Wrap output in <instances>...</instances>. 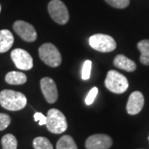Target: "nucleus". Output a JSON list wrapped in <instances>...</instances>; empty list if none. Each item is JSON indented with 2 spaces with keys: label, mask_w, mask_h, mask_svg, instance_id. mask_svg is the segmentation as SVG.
Here are the masks:
<instances>
[{
  "label": "nucleus",
  "mask_w": 149,
  "mask_h": 149,
  "mask_svg": "<svg viewBox=\"0 0 149 149\" xmlns=\"http://www.w3.org/2000/svg\"><path fill=\"white\" fill-rule=\"evenodd\" d=\"M27 97L21 92L3 90L0 92V104L10 111L21 110L27 105Z\"/></svg>",
  "instance_id": "1"
},
{
  "label": "nucleus",
  "mask_w": 149,
  "mask_h": 149,
  "mask_svg": "<svg viewBox=\"0 0 149 149\" xmlns=\"http://www.w3.org/2000/svg\"><path fill=\"white\" fill-rule=\"evenodd\" d=\"M47 129L52 133L61 134L67 129V121L64 114L56 109H51L47 112Z\"/></svg>",
  "instance_id": "2"
},
{
  "label": "nucleus",
  "mask_w": 149,
  "mask_h": 149,
  "mask_svg": "<svg viewBox=\"0 0 149 149\" xmlns=\"http://www.w3.org/2000/svg\"><path fill=\"white\" fill-rule=\"evenodd\" d=\"M105 87L115 94H123L128 90V81L127 78L116 70H109L104 80Z\"/></svg>",
  "instance_id": "3"
},
{
  "label": "nucleus",
  "mask_w": 149,
  "mask_h": 149,
  "mask_svg": "<svg viewBox=\"0 0 149 149\" xmlns=\"http://www.w3.org/2000/svg\"><path fill=\"white\" fill-rule=\"evenodd\" d=\"M39 56L46 65L51 67H57L61 64V55L59 50L52 43H45L39 50Z\"/></svg>",
  "instance_id": "4"
},
{
  "label": "nucleus",
  "mask_w": 149,
  "mask_h": 149,
  "mask_svg": "<svg viewBox=\"0 0 149 149\" xmlns=\"http://www.w3.org/2000/svg\"><path fill=\"white\" fill-rule=\"evenodd\" d=\"M89 44L91 47L100 52H110L117 47L114 39L109 35L98 33L91 36L89 39Z\"/></svg>",
  "instance_id": "5"
},
{
  "label": "nucleus",
  "mask_w": 149,
  "mask_h": 149,
  "mask_svg": "<svg viewBox=\"0 0 149 149\" xmlns=\"http://www.w3.org/2000/svg\"><path fill=\"white\" fill-rule=\"evenodd\" d=\"M48 12L56 23L65 25L69 21V13L66 6L61 0H52L48 3Z\"/></svg>",
  "instance_id": "6"
},
{
  "label": "nucleus",
  "mask_w": 149,
  "mask_h": 149,
  "mask_svg": "<svg viewBox=\"0 0 149 149\" xmlns=\"http://www.w3.org/2000/svg\"><path fill=\"white\" fill-rule=\"evenodd\" d=\"M11 58L18 69L28 70L33 67V59L32 56L23 49L16 48L13 50L11 52Z\"/></svg>",
  "instance_id": "7"
},
{
  "label": "nucleus",
  "mask_w": 149,
  "mask_h": 149,
  "mask_svg": "<svg viewBox=\"0 0 149 149\" xmlns=\"http://www.w3.org/2000/svg\"><path fill=\"white\" fill-rule=\"evenodd\" d=\"M13 30L22 40L32 42L37 40V34L32 24L24 21H16L13 24Z\"/></svg>",
  "instance_id": "8"
},
{
  "label": "nucleus",
  "mask_w": 149,
  "mask_h": 149,
  "mask_svg": "<svg viewBox=\"0 0 149 149\" xmlns=\"http://www.w3.org/2000/svg\"><path fill=\"white\" fill-rule=\"evenodd\" d=\"M41 90L42 92L43 96L45 100L49 104H54L58 99V91L57 87L52 78L50 77H44L41 80L40 82Z\"/></svg>",
  "instance_id": "9"
},
{
  "label": "nucleus",
  "mask_w": 149,
  "mask_h": 149,
  "mask_svg": "<svg viewBox=\"0 0 149 149\" xmlns=\"http://www.w3.org/2000/svg\"><path fill=\"white\" fill-rule=\"evenodd\" d=\"M113 145V140L107 134H94L85 141L86 149H109Z\"/></svg>",
  "instance_id": "10"
},
{
  "label": "nucleus",
  "mask_w": 149,
  "mask_h": 149,
  "mask_svg": "<svg viewBox=\"0 0 149 149\" xmlns=\"http://www.w3.org/2000/svg\"><path fill=\"white\" fill-rule=\"evenodd\" d=\"M143 95L140 91L133 92L128 98L127 106H126V109H127L128 114H130V115L138 114L143 109Z\"/></svg>",
  "instance_id": "11"
},
{
  "label": "nucleus",
  "mask_w": 149,
  "mask_h": 149,
  "mask_svg": "<svg viewBox=\"0 0 149 149\" xmlns=\"http://www.w3.org/2000/svg\"><path fill=\"white\" fill-rule=\"evenodd\" d=\"M113 65L118 69L123 70L128 72H133L137 68L136 63L123 55L116 56L113 60Z\"/></svg>",
  "instance_id": "12"
},
{
  "label": "nucleus",
  "mask_w": 149,
  "mask_h": 149,
  "mask_svg": "<svg viewBox=\"0 0 149 149\" xmlns=\"http://www.w3.org/2000/svg\"><path fill=\"white\" fill-rule=\"evenodd\" d=\"M13 42L14 37L9 30H0V53H4L10 50Z\"/></svg>",
  "instance_id": "13"
},
{
  "label": "nucleus",
  "mask_w": 149,
  "mask_h": 149,
  "mask_svg": "<svg viewBox=\"0 0 149 149\" xmlns=\"http://www.w3.org/2000/svg\"><path fill=\"white\" fill-rule=\"evenodd\" d=\"M27 80V75L19 71H10L5 76V81L9 85H22Z\"/></svg>",
  "instance_id": "14"
},
{
  "label": "nucleus",
  "mask_w": 149,
  "mask_h": 149,
  "mask_svg": "<svg viewBox=\"0 0 149 149\" xmlns=\"http://www.w3.org/2000/svg\"><path fill=\"white\" fill-rule=\"evenodd\" d=\"M138 48L141 52L140 61L145 65H149V40H143L138 43Z\"/></svg>",
  "instance_id": "15"
},
{
  "label": "nucleus",
  "mask_w": 149,
  "mask_h": 149,
  "mask_svg": "<svg viewBox=\"0 0 149 149\" xmlns=\"http://www.w3.org/2000/svg\"><path fill=\"white\" fill-rule=\"evenodd\" d=\"M56 149H78V148L71 136L64 135L58 140Z\"/></svg>",
  "instance_id": "16"
},
{
  "label": "nucleus",
  "mask_w": 149,
  "mask_h": 149,
  "mask_svg": "<svg viewBox=\"0 0 149 149\" xmlns=\"http://www.w3.org/2000/svg\"><path fill=\"white\" fill-rule=\"evenodd\" d=\"M3 149H17V141L15 136L13 134L8 133L5 134L1 140Z\"/></svg>",
  "instance_id": "17"
},
{
  "label": "nucleus",
  "mask_w": 149,
  "mask_h": 149,
  "mask_svg": "<svg viewBox=\"0 0 149 149\" xmlns=\"http://www.w3.org/2000/svg\"><path fill=\"white\" fill-rule=\"evenodd\" d=\"M33 147L35 149H54L51 142L44 137H37L34 139Z\"/></svg>",
  "instance_id": "18"
},
{
  "label": "nucleus",
  "mask_w": 149,
  "mask_h": 149,
  "mask_svg": "<svg viewBox=\"0 0 149 149\" xmlns=\"http://www.w3.org/2000/svg\"><path fill=\"white\" fill-rule=\"evenodd\" d=\"M108 4L116 8H125L129 5V0H105Z\"/></svg>",
  "instance_id": "19"
},
{
  "label": "nucleus",
  "mask_w": 149,
  "mask_h": 149,
  "mask_svg": "<svg viewBox=\"0 0 149 149\" xmlns=\"http://www.w3.org/2000/svg\"><path fill=\"white\" fill-rule=\"evenodd\" d=\"M91 66H92V62L91 61H85V63L82 67V79L83 80H89L91 77Z\"/></svg>",
  "instance_id": "20"
},
{
  "label": "nucleus",
  "mask_w": 149,
  "mask_h": 149,
  "mask_svg": "<svg viewBox=\"0 0 149 149\" xmlns=\"http://www.w3.org/2000/svg\"><path fill=\"white\" fill-rule=\"evenodd\" d=\"M11 123V118L7 113H0V131L7 128Z\"/></svg>",
  "instance_id": "21"
},
{
  "label": "nucleus",
  "mask_w": 149,
  "mask_h": 149,
  "mask_svg": "<svg viewBox=\"0 0 149 149\" xmlns=\"http://www.w3.org/2000/svg\"><path fill=\"white\" fill-rule=\"evenodd\" d=\"M97 94H98V88L97 87H93L91 91H90V92L88 93L87 96L85 97V104L87 105L92 104L94 103V101H95V100Z\"/></svg>",
  "instance_id": "22"
},
{
  "label": "nucleus",
  "mask_w": 149,
  "mask_h": 149,
  "mask_svg": "<svg viewBox=\"0 0 149 149\" xmlns=\"http://www.w3.org/2000/svg\"><path fill=\"white\" fill-rule=\"evenodd\" d=\"M34 120L37 121L39 125H41V126L46 125V123H47V116H45L42 113L37 112L34 114Z\"/></svg>",
  "instance_id": "23"
},
{
  "label": "nucleus",
  "mask_w": 149,
  "mask_h": 149,
  "mask_svg": "<svg viewBox=\"0 0 149 149\" xmlns=\"http://www.w3.org/2000/svg\"><path fill=\"white\" fill-rule=\"evenodd\" d=\"M1 8H2V7H1V4H0V13H1Z\"/></svg>",
  "instance_id": "24"
}]
</instances>
